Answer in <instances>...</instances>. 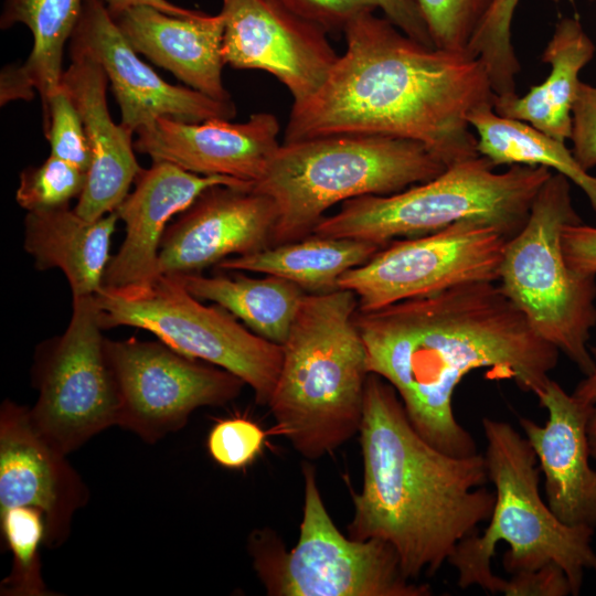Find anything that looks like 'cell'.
I'll list each match as a JSON object with an SVG mask.
<instances>
[{"label": "cell", "mask_w": 596, "mask_h": 596, "mask_svg": "<svg viewBox=\"0 0 596 596\" xmlns=\"http://www.w3.org/2000/svg\"><path fill=\"white\" fill-rule=\"evenodd\" d=\"M582 222L571 181L553 172L524 226L508 240L498 281L532 329L586 375L595 368L588 342L596 326V276L571 270L562 248L564 227Z\"/></svg>", "instance_id": "ba28073f"}, {"label": "cell", "mask_w": 596, "mask_h": 596, "mask_svg": "<svg viewBox=\"0 0 596 596\" xmlns=\"http://www.w3.org/2000/svg\"><path fill=\"white\" fill-rule=\"evenodd\" d=\"M84 0H4L1 30L25 25L33 43L22 63L41 98L42 115L62 85L63 56L79 20Z\"/></svg>", "instance_id": "83f0119b"}, {"label": "cell", "mask_w": 596, "mask_h": 596, "mask_svg": "<svg viewBox=\"0 0 596 596\" xmlns=\"http://www.w3.org/2000/svg\"><path fill=\"white\" fill-rule=\"evenodd\" d=\"M304 514L297 544L286 550L268 529L248 538L253 567L270 596H428L407 578L395 550L381 540L345 538L322 501L316 469L302 465Z\"/></svg>", "instance_id": "9c48e42d"}, {"label": "cell", "mask_w": 596, "mask_h": 596, "mask_svg": "<svg viewBox=\"0 0 596 596\" xmlns=\"http://www.w3.org/2000/svg\"><path fill=\"white\" fill-rule=\"evenodd\" d=\"M547 412L544 425L520 417L544 477L546 503L566 525L596 530V470L587 435L589 409L557 382L535 395Z\"/></svg>", "instance_id": "ffe728a7"}, {"label": "cell", "mask_w": 596, "mask_h": 596, "mask_svg": "<svg viewBox=\"0 0 596 596\" xmlns=\"http://www.w3.org/2000/svg\"><path fill=\"white\" fill-rule=\"evenodd\" d=\"M38 93L23 64L4 65L0 73V105L15 100L30 102Z\"/></svg>", "instance_id": "f35d334b"}, {"label": "cell", "mask_w": 596, "mask_h": 596, "mask_svg": "<svg viewBox=\"0 0 596 596\" xmlns=\"http://www.w3.org/2000/svg\"><path fill=\"white\" fill-rule=\"evenodd\" d=\"M103 330L95 296L73 298L66 330L35 352L31 423L64 455L118 423L120 398Z\"/></svg>", "instance_id": "8fae6325"}, {"label": "cell", "mask_w": 596, "mask_h": 596, "mask_svg": "<svg viewBox=\"0 0 596 596\" xmlns=\"http://www.w3.org/2000/svg\"><path fill=\"white\" fill-rule=\"evenodd\" d=\"M342 31L344 53L310 97L292 104L284 142L387 136L424 145L446 167L479 156L468 116L494 96L481 60L425 45L373 11Z\"/></svg>", "instance_id": "7a4b0ae2"}, {"label": "cell", "mask_w": 596, "mask_h": 596, "mask_svg": "<svg viewBox=\"0 0 596 596\" xmlns=\"http://www.w3.org/2000/svg\"><path fill=\"white\" fill-rule=\"evenodd\" d=\"M62 86L81 115L92 152L74 210L84 219L96 220L117 209L142 168L135 155L134 134L110 116L108 79L102 66L85 53L71 52Z\"/></svg>", "instance_id": "44dd1931"}, {"label": "cell", "mask_w": 596, "mask_h": 596, "mask_svg": "<svg viewBox=\"0 0 596 596\" xmlns=\"http://www.w3.org/2000/svg\"><path fill=\"white\" fill-rule=\"evenodd\" d=\"M175 276L198 299L224 308L254 333L280 345L307 294L292 281L274 275L263 278L243 274L209 277L201 273Z\"/></svg>", "instance_id": "484cf974"}, {"label": "cell", "mask_w": 596, "mask_h": 596, "mask_svg": "<svg viewBox=\"0 0 596 596\" xmlns=\"http://www.w3.org/2000/svg\"><path fill=\"white\" fill-rule=\"evenodd\" d=\"M382 247L364 240L311 234L253 254L226 258L216 267L274 275L292 281L307 294H322L338 289L342 275L366 263Z\"/></svg>", "instance_id": "d4e9b609"}, {"label": "cell", "mask_w": 596, "mask_h": 596, "mask_svg": "<svg viewBox=\"0 0 596 596\" xmlns=\"http://www.w3.org/2000/svg\"><path fill=\"white\" fill-rule=\"evenodd\" d=\"M110 15H116L129 8L148 6L177 17H191L198 11L177 6L168 0H102Z\"/></svg>", "instance_id": "60d3db41"}, {"label": "cell", "mask_w": 596, "mask_h": 596, "mask_svg": "<svg viewBox=\"0 0 596 596\" xmlns=\"http://www.w3.org/2000/svg\"><path fill=\"white\" fill-rule=\"evenodd\" d=\"M105 350L120 398L117 426L147 444L181 429L196 408L233 401L245 384L160 340L106 339Z\"/></svg>", "instance_id": "4fadbf2b"}, {"label": "cell", "mask_w": 596, "mask_h": 596, "mask_svg": "<svg viewBox=\"0 0 596 596\" xmlns=\"http://www.w3.org/2000/svg\"><path fill=\"white\" fill-rule=\"evenodd\" d=\"M562 248L571 270L582 276H596V226L583 222L566 225Z\"/></svg>", "instance_id": "74e56055"}, {"label": "cell", "mask_w": 596, "mask_h": 596, "mask_svg": "<svg viewBox=\"0 0 596 596\" xmlns=\"http://www.w3.org/2000/svg\"><path fill=\"white\" fill-rule=\"evenodd\" d=\"M358 308L349 289L306 294L283 344L267 405L277 432L307 459L332 453L360 430L370 372Z\"/></svg>", "instance_id": "277c9868"}, {"label": "cell", "mask_w": 596, "mask_h": 596, "mask_svg": "<svg viewBox=\"0 0 596 596\" xmlns=\"http://www.w3.org/2000/svg\"><path fill=\"white\" fill-rule=\"evenodd\" d=\"M134 183V190L115 210L126 235L104 276L103 287L110 289L147 286L158 276L159 249L169 221L205 190L253 185L230 177L196 174L166 161H152L148 169L142 168Z\"/></svg>", "instance_id": "d6986e66"}, {"label": "cell", "mask_w": 596, "mask_h": 596, "mask_svg": "<svg viewBox=\"0 0 596 596\" xmlns=\"http://www.w3.org/2000/svg\"><path fill=\"white\" fill-rule=\"evenodd\" d=\"M481 427L494 507L485 532L461 540L448 560L458 586L502 594L507 579L492 572L491 558L498 543L505 542L503 566L511 575L556 563L567 575L572 595H578L585 573H596L595 530L566 525L551 511L540 494L541 470L524 435L491 417H483Z\"/></svg>", "instance_id": "5b68a950"}, {"label": "cell", "mask_w": 596, "mask_h": 596, "mask_svg": "<svg viewBox=\"0 0 596 596\" xmlns=\"http://www.w3.org/2000/svg\"><path fill=\"white\" fill-rule=\"evenodd\" d=\"M302 18L327 32L343 30L356 15L381 10L385 18L412 39L434 46L416 0H280Z\"/></svg>", "instance_id": "f546056e"}, {"label": "cell", "mask_w": 596, "mask_h": 596, "mask_svg": "<svg viewBox=\"0 0 596 596\" xmlns=\"http://www.w3.org/2000/svg\"><path fill=\"white\" fill-rule=\"evenodd\" d=\"M276 221L274 201L253 185L209 188L168 225L157 274L200 273L226 258L263 251L273 244Z\"/></svg>", "instance_id": "2e32d148"}, {"label": "cell", "mask_w": 596, "mask_h": 596, "mask_svg": "<svg viewBox=\"0 0 596 596\" xmlns=\"http://www.w3.org/2000/svg\"><path fill=\"white\" fill-rule=\"evenodd\" d=\"M220 13L225 65L269 73L289 91L294 103L322 85L339 56L323 28L280 0H222Z\"/></svg>", "instance_id": "5bb4252c"}, {"label": "cell", "mask_w": 596, "mask_h": 596, "mask_svg": "<svg viewBox=\"0 0 596 596\" xmlns=\"http://www.w3.org/2000/svg\"><path fill=\"white\" fill-rule=\"evenodd\" d=\"M363 487L353 496L349 538L389 543L404 575H434L457 544L489 521L485 455L454 456L413 427L395 389L370 373L360 426Z\"/></svg>", "instance_id": "3957f363"}, {"label": "cell", "mask_w": 596, "mask_h": 596, "mask_svg": "<svg viewBox=\"0 0 596 596\" xmlns=\"http://www.w3.org/2000/svg\"><path fill=\"white\" fill-rule=\"evenodd\" d=\"M113 19L138 54L172 73L184 86L221 102L232 100L222 78L221 13L198 11L191 17H177L138 6Z\"/></svg>", "instance_id": "7402d4cb"}, {"label": "cell", "mask_w": 596, "mask_h": 596, "mask_svg": "<svg viewBox=\"0 0 596 596\" xmlns=\"http://www.w3.org/2000/svg\"><path fill=\"white\" fill-rule=\"evenodd\" d=\"M0 528L4 546L12 554L10 573L0 584L2 596L55 595L42 577L40 550L44 545L43 513L33 507L0 510Z\"/></svg>", "instance_id": "f1b7e54d"}, {"label": "cell", "mask_w": 596, "mask_h": 596, "mask_svg": "<svg viewBox=\"0 0 596 596\" xmlns=\"http://www.w3.org/2000/svg\"><path fill=\"white\" fill-rule=\"evenodd\" d=\"M468 121L477 136L479 155L494 167L520 164L549 168L575 183L596 212V175L579 166L565 142L524 121L500 116L492 105L471 111Z\"/></svg>", "instance_id": "4316f807"}, {"label": "cell", "mask_w": 596, "mask_h": 596, "mask_svg": "<svg viewBox=\"0 0 596 596\" xmlns=\"http://www.w3.org/2000/svg\"><path fill=\"white\" fill-rule=\"evenodd\" d=\"M519 1L496 0L466 52L469 57L482 61L493 93L501 97L517 95L515 76L521 65L512 44L511 26Z\"/></svg>", "instance_id": "4dcf8cb0"}, {"label": "cell", "mask_w": 596, "mask_h": 596, "mask_svg": "<svg viewBox=\"0 0 596 596\" xmlns=\"http://www.w3.org/2000/svg\"><path fill=\"white\" fill-rule=\"evenodd\" d=\"M572 152L579 166L596 167V86L579 82L572 107Z\"/></svg>", "instance_id": "d590c367"}, {"label": "cell", "mask_w": 596, "mask_h": 596, "mask_svg": "<svg viewBox=\"0 0 596 596\" xmlns=\"http://www.w3.org/2000/svg\"><path fill=\"white\" fill-rule=\"evenodd\" d=\"M33 427L29 407L4 400L0 406V510L39 509L45 521L44 546L60 547L72 521L89 498L83 478Z\"/></svg>", "instance_id": "e0dca14e"}, {"label": "cell", "mask_w": 596, "mask_h": 596, "mask_svg": "<svg viewBox=\"0 0 596 596\" xmlns=\"http://www.w3.org/2000/svg\"><path fill=\"white\" fill-rule=\"evenodd\" d=\"M50 155L88 172L92 152L79 113L61 85L42 115Z\"/></svg>", "instance_id": "836d02e7"}, {"label": "cell", "mask_w": 596, "mask_h": 596, "mask_svg": "<svg viewBox=\"0 0 596 596\" xmlns=\"http://www.w3.org/2000/svg\"><path fill=\"white\" fill-rule=\"evenodd\" d=\"M424 145L404 138L333 135L280 143L253 184L275 203L273 245L312 234L331 206L364 195H390L446 170Z\"/></svg>", "instance_id": "8992f818"}, {"label": "cell", "mask_w": 596, "mask_h": 596, "mask_svg": "<svg viewBox=\"0 0 596 596\" xmlns=\"http://www.w3.org/2000/svg\"><path fill=\"white\" fill-rule=\"evenodd\" d=\"M595 44L578 17H564L556 23L541 61L551 65L546 79L524 96L494 95L493 110L502 117L524 121L565 142L572 132V107L579 84V72L593 60Z\"/></svg>", "instance_id": "cb8c5ba5"}, {"label": "cell", "mask_w": 596, "mask_h": 596, "mask_svg": "<svg viewBox=\"0 0 596 596\" xmlns=\"http://www.w3.org/2000/svg\"><path fill=\"white\" fill-rule=\"evenodd\" d=\"M496 0H416L434 46L466 54Z\"/></svg>", "instance_id": "d6a6232c"}, {"label": "cell", "mask_w": 596, "mask_h": 596, "mask_svg": "<svg viewBox=\"0 0 596 596\" xmlns=\"http://www.w3.org/2000/svg\"><path fill=\"white\" fill-rule=\"evenodd\" d=\"M370 373L397 392L416 432L454 456L479 453L457 421L453 397L462 379L489 369L536 395L560 351L543 340L497 281L464 284L374 311L356 310Z\"/></svg>", "instance_id": "6da1fadb"}, {"label": "cell", "mask_w": 596, "mask_h": 596, "mask_svg": "<svg viewBox=\"0 0 596 596\" xmlns=\"http://www.w3.org/2000/svg\"><path fill=\"white\" fill-rule=\"evenodd\" d=\"M279 130L278 119L270 113L253 114L244 123L225 118L200 123L161 118L139 129L134 145L137 152L152 161L254 184L280 146Z\"/></svg>", "instance_id": "ac0fdd59"}, {"label": "cell", "mask_w": 596, "mask_h": 596, "mask_svg": "<svg viewBox=\"0 0 596 596\" xmlns=\"http://www.w3.org/2000/svg\"><path fill=\"white\" fill-rule=\"evenodd\" d=\"M95 299L103 329L149 331L177 352L238 376L254 391L257 404H268L283 345L254 333L224 308L203 305L175 275H159L142 287H103Z\"/></svg>", "instance_id": "30bf717a"}, {"label": "cell", "mask_w": 596, "mask_h": 596, "mask_svg": "<svg viewBox=\"0 0 596 596\" xmlns=\"http://www.w3.org/2000/svg\"><path fill=\"white\" fill-rule=\"evenodd\" d=\"M590 1H594V2H596V0H590Z\"/></svg>", "instance_id": "b9f144b4"}, {"label": "cell", "mask_w": 596, "mask_h": 596, "mask_svg": "<svg viewBox=\"0 0 596 596\" xmlns=\"http://www.w3.org/2000/svg\"><path fill=\"white\" fill-rule=\"evenodd\" d=\"M589 351L595 368L590 373L584 375L572 394L589 409L587 435L592 458L596 460V345H589Z\"/></svg>", "instance_id": "ab89813d"}, {"label": "cell", "mask_w": 596, "mask_h": 596, "mask_svg": "<svg viewBox=\"0 0 596 596\" xmlns=\"http://www.w3.org/2000/svg\"><path fill=\"white\" fill-rule=\"evenodd\" d=\"M508 238L473 220L383 246L363 265L348 270L339 288L352 290L360 311L441 292L464 284L498 281Z\"/></svg>", "instance_id": "7c38bea8"}, {"label": "cell", "mask_w": 596, "mask_h": 596, "mask_svg": "<svg viewBox=\"0 0 596 596\" xmlns=\"http://www.w3.org/2000/svg\"><path fill=\"white\" fill-rule=\"evenodd\" d=\"M70 52L85 53L102 66L120 109V124L134 135L161 118L200 123L236 116L233 100L221 102L164 81L139 57L102 0H84Z\"/></svg>", "instance_id": "9a60e30c"}, {"label": "cell", "mask_w": 596, "mask_h": 596, "mask_svg": "<svg viewBox=\"0 0 596 596\" xmlns=\"http://www.w3.org/2000/svg\"><path fill=\"white\" fill-rule=\"evenodd\" d=\"M86 178L84 170L50 155L41 164L21 171L15 200L26 212L67 206L79 198Z\"/></svg>", "instance_id": "1f68e13d"}, {"label": "cell", "mask_w": 596, "mask_h": 596, "mask_svg": "<svg viewBox=\"0 0 596 596\" xmlns=\"http://www.w3.org/2000/svg\"><path fill=\"white\" fill-rule=\"evenodd\" d=\"M503 595L507 596H567L572 588L564 570L556 563H549L534 571L512 574L505 581Z\"/></svg>", "instance_id": "8d00e7d4"}, {"label": "cell", "mask_w": 596, "mask_h": 596, "mask_svg": "<svg viewBox=\"0 0 596 596\" xmlns=\"http://www.w3.org/2000/svg\"><path fill=\"white\" fill-rule=\"evenodd\" d=\"M118 220L115 211L87 220L70 205L26 212L23 247L39 270L63 272L73 298L95 296L104 286Z\"/></svg>", "instance_id": "603a6c76"}, {"label": "cell", "mask_w": 596, "mask_h": 596, "mask_svg": "<svg viewBox=\"0 0 596 596\" xmlns=\"http://www.w3.org/2000/svg\"><path fill=\"white\" fill-rule=\"evenodd\" d=\"M264 430L245 417L219 421L211 428L206 446L211 458L227 469H241L251 465L262 453Z\"/></svg>", "instance_id": "e575fe53"}, {"label": "cell", "mask_w": 596, "mask_h": 596, "mask_svg": "<svg viewBox=\"0 0 596 596\" xmlns=\"http://www.w3.org/2000/svg\"><path fill=\"white\" fill-rule=\"evenodd\" d=\"M477 156L436 178L390 195H364L342 203L312 234L369 241L381 246L416 237L465 220L487 223L508 240L526 223L532 204L554 171L514 164L504 172Z\"/></svg>", "instance_id": "52a82bcc"}]
</instances>
